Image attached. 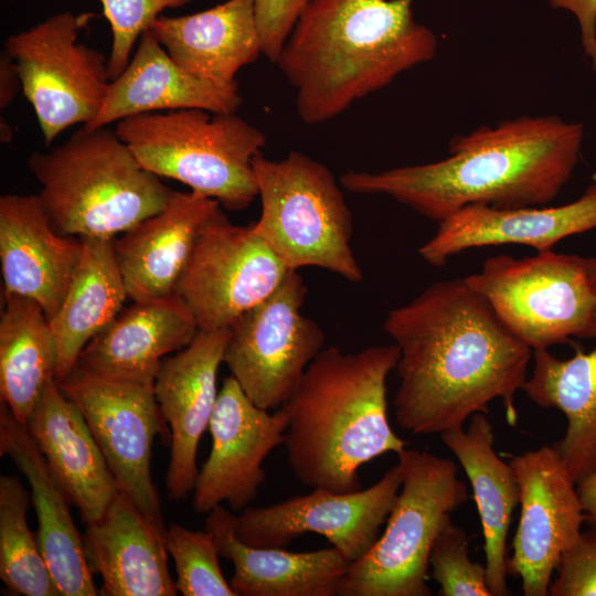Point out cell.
Instances as JSON below:
<instances>
[{"label": "cell", "mask_w": 596, "mask_h": 596, "mask_svg": "<svg viewBox=\"0 0 596 596\" xmlns=\"http://www.w3.org/2000/svg\"><path fill=\"white\" fill-rule=\"evenodd\" d=\"M82 252L79 237L52 226L36 194L0 198L3 294L36 301L50 320L64 300Z\"/></svg>", "instance_id": "cell-18"}, {"label": "cell", "mask_w": 596, "mask_h": 596, "mask_svg": "<svg viewBox=\"0 0 596 596\" xmlns=\"http://www.w3.org/2000/svg\"><path fill=\"white\" fill-rule=\"evenodd\" d=\"M400 349L377 345L354 353L323 349L281 406L288 416L284 445L295 478L334 492L362 489L359 469L406 446L387 414V377Z\"/></svg>", "instance_id": "cell-4"}, {"label": "cell", "mask_w": 596, "mask_h": 596, "mask_svg": "<svg viewBox=\"0 0 596 596\" xmlns=\"http://www.w3.org/2000/svg\"><path fill=\"white\" fill-rule=\"evenodd\" d=\"M584 125L521 116L455 136L443 160L377 172L348 171L343 189L383 194L438 223L472 204L498 209L553 201L579 158Z\"/></svg>", "instance_id": "cell-2"}, {"label": "cell", "mask_w": 596, "mask_h": 596, "mask_svg": "<svg viewBox=\"0 0 596 596\" xmlns=\"http://www.w3.org/2000/svg\"><path fill=\"white\" fill-rule=\"evenodd\" d=\"M521 513L508 573L521 579L525 596H547L562 555L578 539L585 514L577 483L554 447L514 456Z\"/></svg>", "instance_id": "cell-15"}, {"label": "cell", "mask_w": 596, "mask_h": 596, "mask_svg": "<svg viewBox=\"0 0 596 596\" xmlns=\"http://www.w3.org/2000/svg\"><path fill=\"white\" fill-rule=\"evenodd\" d=\"M287 426L281 407L270 413L255 405L232 375L224 379L209 425L211 453L193 489L195 512L207 514L223 502L232 512L247 508L266 479L263 462L284 444Z\"/></svg>", "instance_id": "cell-16"}, {"label": "cell", "mask_w": 596, "mask_h": 596, "mask_svg": "<svg viewBox=\"0 0 596 596\" xmlns=\"http://www.w3.org/2000/svg\"><path fill=\"white\" fill-rule=\"evenodd\" d=\"M471 485L483 534L487 583L492 596L509 595L507 536L520 489L514 469L494 449L493 426L485 413L464 427L440 434Z\"/></svg>", "instance_id": "cell-28"}, {"label": "cell", "mask_w": 596, "mask_h": 596, "mask_svg": "<svg viewBox=\"0 0 596 596\" xmlns=\"http://www.w3.org/2000/svg\"><path fill=\"white\" fill-rule=\"evenodd\" d=\"M193 0H100L111 30L108 56L110 78H116L128 65L131 52L142 33L166 9H175Z\"/></svg>", "instance_id": "cell-35"}, {"label": "cell", "mask_w": 596, "mask_h": 596, "mask_svg": "<svg viewBox=\"0 0 596 596\" xmlns=\"http://www.w3.org/2000/svg\"><path fill=\"white\" fill-rule=\"evenodd\" d=\"M26 429L82 521L99 519L119 489L81 409L55 380L44 387Z\"/></svg>", "instance_id": "cell-25"}, {"label": "cell", "mask_w": 596, "mask_h": 596, "mask_svg": "<svg viewBox=\"0 0 596 596\" xmlns=\"http://www.w3.org/2000/svg\"><path fill=\"white\" fill-rule=\"evenodd\" d=\"M0 455L8 456L29 482L38 518V541L61 595L100 594L86 557L83 534L70 511L71 501L26 426L3 403L0 407Z\"/></svg>", "instance_id": "cell-23"}, {"label": "cell", "mask_w": 596, "mask_h": 596, "mask_svg": "<svg viewBox=\"0 0 596 596\" xmlns=\"http://www.w3.org/2000/svg\"><path fill=\"white\" fill-rule=\"evenodd\" d=\"M22 83L15 63L4 52L0 56V108H7L19 91Z\"/></svg>", "instance_id": "cell-39"}, {"label": "cell", "mask_w": 596, "mask_h": 596, "mask_svg": "<svg viewBox=\"0 0 596 596\" xmlns=\"http://www.w3.org/2000/svg\"><path fill=\"white\" fill-rule=\"evenodd\" d=\"M413 1H310L275 63L302 123H327L435 56L437 39L415 20Z\"/></svg>", "instance_id": "cell-3"}, {"label": "cell", "mask_w": 596, "mask_h": 596, "mask_svg": "<svg viewBox=\"0 0 596 596\" xmlns=\"http://www.w3.org/2000/svg\"><path fill=\"white\" fill-rule=\"evenodd\" d=\"M289 272L253 224L235 225L220 209L204 227L174 295L199 330L230 328L272 295Z\"/></svg>", "instance_id": "cell-13"}, {"label": "cell", "mask_w": 596, "mask_h": 596, "mask_svg": "<svg viewBox=\"0 0 596 596\" xmlns=\"http://www.w3.org/2000/svg\"><path fill=\"white\" fill-rule=\"evenodd\" d=\"M150 30L182 68L204 79L230 85L262 52L255 0H227L182 17H158Z\"/></svg>", "instance_id": "cell-27"}, {"label": "cell", "mask_w": 596, "mask_h": 596, "mask_svg": "<svg viewBox=\"0 0 596 596\" xmlns=\"http://www.w3.org/2000/svg\"><path fill=\"white\" fill-rule=\"evenodd\" d=\"M401 485L397 464L366 489L341 493L313 488L267 507H247L234 517L235 533L246 544L274 547H285L305 533H317L353 563L380 536Z\"/></svg>", "instance_id": "cell-14"}, {"label": "cell", "mask_w": 596, "mask_h": 596, "mask_svg": "<svg viewBox=\"0 0 596 596\" xmlns=\"http://www.w3.org/2000/svg\"><path fill=\"white\" fill-rule=\"evenodd\" d=\"M551 582L552 596H596V526L582 530L564 552Z\"/></svg>", "instance_id": "cell-36"}, {"label": "cell", "mask_w": 596, "mask_h": 596, "mask_svg": "<svg viewBox=\"0 0 596 596\" xmlns=\"http://www.w3.org/2000/svg\"><path fill=\"white\" fill-rule=\"evenodd\" d=\"M57 385L81 409L119 491L147 518L164 526L150 460L156 436L170 444V430L153 385L105 379L79 366Z\"/></svg>", "instance_id": "cell-12"}, {"label": "cell", "mask_w": 596, "mask_h": 596, "mask_svg": "<svg viewBox=\"0 0 596 596\" xmlns=\"http://www.w3.org/2000/svg\"><path fill=\"white\" fill-rule=\"evenodd\" d=\"M311 0H255L262 52L276 63L297 20Z\"/></svg>", "instance_id": "cell-37"}, {"label": "cell", "mask_w": 596, "mask_h": 596, "mask_svg": "<svg viewBox=\"0 0 596 596\" xmlns=\"http://www.w3.org/2000/svg\"><path fill=\"white\" fill-rule=\"evenodd\" d=\"M532 358V374L522 391L536 405L566 416L565 434L553 447L578 485L596 470V345L570 359L547 349L533 350Z\"/></svg>", "instance_id": "cell-29"}, {"label": "cell", "mask_w": 596, "mask_h": 596, "mask_svg": "<svg viewBox=\"0 0 596 596\" xmlns=\"http://www.w3.org/2000/svg\"><path fill=\"white\" fill-rule=\"evenodd\" d=\"M115 131L146 170L227 210H245L258 198L252 164L266 136L235 113H147L119 120Z\"/></svg>", "instance_id": "cell-6"}, {"label": "cell", "mask_w": 596, "mask_h": 596, "mask_svg": "<svg viewBox=\"0 0 596 596\" xmlns=\"http://www.w3.org/2000/svg\"><path fill=\"white\" fill-rule=\"evenodd\" d=\"M228 336L230 328L199 330L185 348L162 360L155 377V396L170 427L166 487L172 500L187 498L194 489L198 447L215 408Z\"/></svg>", "instance_id": "cell-17"}, {"label": "cell", "mask_w": 596, "mask_h": 596, "mask_svg": "<svg viewBox=\"0 0 596 596\" xmlns=\"http://www.w3.org/2000/svg\"><path fill=\"white\" fill-rule=\"evenodd\" d=\"M396 455L402 485L386 528L369 552L350 564L339 596L432 595L427 578L433 542L444 520L468 501V488L448 458L406 448Z\"/></svg>", "instance_id": "cell-8"}, {"label": "cell", "mask_w": 596, "mask_h": 596, "mask_svg": "<svg viewBox=\"0 0 596 596\" xmlns=\"http://www.w3.org/2000/svg\"><path fill=\"white\" fill-rule=\"evenodd\" d=\"M550 6L573 13L581 30L583 50L596 73V0H547Z\"/></svg>", "instance_id": "cell-38"}, {"label": "cell", "mask_w": 596, "mask_h": 596, "mask_svg": "<svg viewBox=\"0 0 596 596\" xmlns=\"http://www.w3.org/2000/svg\"><path fill=\"white\" fill-rule=\"evenodd\" d=\"M31 497L15 476H0V578L23 596H62L26 521Z\"/></svg>", "instance_id": "cell-32"}, {"label": "cell", "mask_w": 596, "mask_h": 596, "mask_svg": "<svg viewBox=\"0 0 596 596\" xmlns=\"http://www.w3.org/2000/svg\"><path fill=\"white\" fill-rule=\"evenodd\" d=\"M0 139L2 142L4 143H8L10 142V140L12 139V129L11 127L4 121V125H3V121L1 120V126H0Z\"/></svg>", "instance_id": "cell-41"}, {"label": "cell", "mask_w": 596, "mask_h": 596, "mask_svg": "<svg viewBox=\"0 0 596 596\" xmlns=\"http://www.w3.org/2000/svg\"><path fill=\"white\" fill-rule=\"evenodd\" d=\"M167 529L147 518L123 492L86 524L83 542L106 596H175L168 567Z\"/></svg>", "instance_id": "cell-22"}, {"label": "cell", "mask_w": 596, "mask_h": 596, "mask_svg": "<svg viewBox=\"0 0 596 596\" xmlns=\"http://www.w3.org/2000/svg\"><path fill=\"white\" fill-rule=\"evenodd\" d=\"M234 514L222 504L205 518L220 556L234 564L230 585L236 596H336L351 562L332 546L311 552L253 546L241 541Z\"/></svg>", "instance_id": "cell-26"}, {"label": "cell", "mask_w": 596, "mask_h": 596, "mask_svg": "<svg viewBox=\"0 0 596 596\" xmlns=\"http://www.w3.org/2000/svg\"><path fill=\"white\" fill-rule=\"evenodd\" d=\"M0 319V400L24 426L46 384L57 350L50 320L34 300L3 294Z\"/></svg>", "instance_id": "cell-31"}, {"label": "cell", "mask_w": 596, "mask_h": 596, "mask_svg": "<svg viewBox=\"0 0 596 596\" xmlns=\"http://www.w3.org/2000/svg\"><path fill=\"white\" fill-rule=\"evenodd\" d=\"M221 203L174 191L168 204L114 242L128 298L147 301L174 295L195 245Z\"/></svg>", "instance_id": "cell-20"}, {"label": "cell", "mask_w": 596, "mask_h": 596, "mask_svg": "<svg viewBox=\"0 0 596 596\" xmlns=\"http://www.w3.org/2000/svg\"><path fill=\"white\" fill-rule=\"evenodd\" d=\"M307 292L301 275L290 270L272 295L230 327L223 362L262 408L281 407L323 350V330L301 312Z\"/></svg>", "instance_id": "cell-11"}, {"label": "cell", "mask_w": 596, "mask_h": 596, "mask_svg": "<svg viewBox=\"0 0 596 596\" xmlns=\"http://www.w3.org/2000/svg\"><path fill=\"white\" fill-rule=\"evenodd\" d=\"M384 330L400 349L394 406L402 429L440 435L461 428L496 398L515 425L514 398L533 351L464 278L436 281L390 310Z\"/></svg>", "instance_id": "cell-1"}, {"label": "cell", "mask_w": 596, "mask_h": 596, "mask_svg": "<svg viewBox=\"0 0 596 596\" xmlns=\"http://www.w3.org/2000/svg\"><path fill=\"white\" fill-rule=\"evenodd\" d=\"M89 17L56 13L4 41L2 52L17 65L46 145L71 126L91 123L107 94L108 58L78 42Z\"/></svg>", "instance_id": "cell-10"}, {"label": "cell", "mask_w": 596, "mask_h": 596, "mask_svg": "<svg viewBox=\"0 0 596 596\" xmlns=\"http://www.w3.org/2000/svg\"><path fill=\"white\" fill-rule=\"evenodd\" d=\"M533 350L596 337V258L538 252L498 255L464 278Z\"/></svg>", "instance_id": "cell-9"}, {"label": "cell", "mask_w": 596, "mask_h": 596, "mask_svg": "<svg viewBox=\"0 0 596 596\" xmlns=\"http://www.w3.org/2000/svg\"><path fill=\"white\" fill-rule=\"evenodd\" d=\"M585 521L596 526V470L577 485Z\"/></svg>", "instance_id": "cell-40"}, {"label": "cell", "mask_w": 596, "mask_h": 596, "mask_svg": "<svg viewBox=\"0 0 596 596\" xmlns=\"http://www.w3.org/2000/svg\"><path fill=\"white\" fill-rule=\"evenodd\" d=\"M429 567L440 596H492L486 566L469 557V536L448 515L430 549Z\"/></svg>", "instance_id": "cell-34"}, {"label": "cell", "mask_w": 596, "mask_h": 596, "mask_svg": "<svg viewBox=\"0 0 596 596\" xmlns=\"http://www.w3.org/2000/svg\"><path fill=\"white\" fill-rule=\"evenodd\" d=\"M242 103L237 83L217 84L189 73L148 29L128 65L110 81L97 116L85 126L106 127L135 115L187 108L233 114Z\"/></svg>", "instance_id": "cell-24"}, {"label": "cell", "mask_w": 596, "mask_h": 596, "mask_svg": "<svg viewBox=\"0 0 596 596\" xmlns=\"http://www.w3.org/2000/svg\"><path fill=\"white\" fill-rule=\"evenodd\" d=\"M199 332L175 295L134 304L83 349L76 366L95 375L153 385L164 356L185 348Z\"/></svg>", "instance_id": "cell-21"}, {"label": "cell", "mask_w": 596, "mask_h": 596, "mask_svg": "<svg viewBox=\"0 0 596 596\" xmlns=\"http://www.w3.org/2000/svg\"><path fill=\"white\" fill-rule=\"evenodd\" d=\"M28 166L52 226L79 238H115L160 212L174 192L107 126L84 125L62 145L33 152Z\"/></svg>", "instance_id": "cell-5"}, {"label": "cell", "mask_w": 596, "mask_h": 596, "mask_svg": "<svg viewBox=\"0 0 596 596\" xmlns=\"http://www.w3.org/2000/svg\"><path fill=\"white\" fill-rule=\"evenodd\" d=\"M262 211L254 230L289 270L318 267L360 283L351 246L353 219L333 173L311 157L253 160Z\"/></svg>", "instance_id": "cell-7"}, {"label": "cell", "mask_w": 596, "mask_h": 596, "mask_svg": "<svg viewBox=\"0 0 596 596\" xmlns=\"http://www.w3.org/2000/svg\"><path fill=\"white\" fill-rule=\"evenodd\" d=\"M593 230L596 178L579 199L560 206L467 205L440 221L436 234L418 248V254L427 264L440 267L470 248L511 244L542 252L563 238Z\"/></svg>", "instance_id": "cell-19"}, {"label": "cell", "mask_w": 596, "mask_h": 596, "mask_svg": "<svg viewBox=\"0 0 596 596\" xmlns=\"http://www.w3.org/2000/svg\"><path fill=\"white\" fill-rule=\"evenodd\" d=\"M81 240L79 265L60 309L50 319L57 350L56 383L74 370L86 344L119 315L128 298L115 238Z\"/></svg>", "instance_id": "cell-30"}, {"label": "cell", "mask_w": 596, "mask_h": 596, "mask_svg": "<svg viewBox=\"0 0 596 596\" xmlns=\"http://www.w3.org/2000/svg\"><path fill=\"white\" fill-rule=\"evenodd\" d=\"M166 546L174 562L178 592L183 596H236L220 568V553L212 535L172 524Z\"/></svg>", "instance_id": "cell-33"}]
</instances>
